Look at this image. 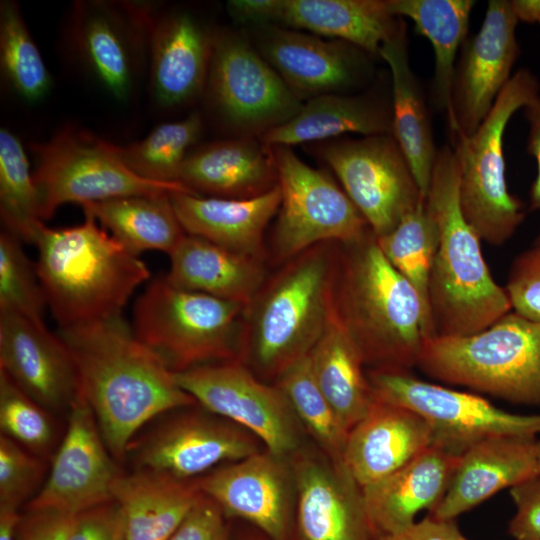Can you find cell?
Returning <instances> with one entry per match:
<instances>
[{"instance_id": "obj_42", "label": "cell", "mask_w": 540, "mask_h": 540, "mask_svg": "<svg viewBox=\"0 0 540 540\" xmlns=\"http://www.w3.org/2000/svg\"><path fill=\"white\" fill-rule=\"evenodd\" d=\"M21 242L5 229L0 234V313L45 323L48 307L36 263L30 260Z\"/></svg>"}, {"instance_id": "obj_5", "label": "cell", "mask_w": 540, "mask_h": 540, "mask_svg": "<svg viewBox=\"0 0 540 540\" xmlns=\"http://www.w3.org/2000/svg\"><path fill=\"white\" fill-rule=\"evenodd\" d=\"M338 243L315 245L268 274L242 316L239 359L273 383L307 356L332 311Z\"/></svg>"}, {"instance_id": "obj_7", "label": "cell", "mask_w": 540, "mask_h": 540, "mask_svg": "<svg viewBox=\"0 0 540 540\" xmlns=\"http://www.w3.org/2000/svg\"><path fill=\"white\" fill-rule=\"evenodd\" d=\"M246 305L185 290L164 276L151 279L137 298L131 327L173 372L239 359Z\"/></svg>"}, {"instance_id": "obj_43", "label": "cell", "mask_w": 540, "mask_h": 540, "mask_svg": "<svg viewBox=\"0 0 540 540\" xmlns=\"http://www.w3.org/2000/svg\"><path fill=\"white\" fill-rule=\"evenodd\" d=\"M53 413L45 409L0 371V429L31 453L46 458L57 444Z\"/></svg>"}, {"instance_id": "obj_19", "label": "cell", "mask_w": 540, "mask_h": 540, "mask_svg": "<svg viewBox=\"0 0 540 540\" xmlns=\"http://www.w3.org/2000/svg\"><path fill=\"white\" fill-rule=\"evenodd\" d=\"M254 29L251 43L302 102L345 94L371 75L373 57L349 43L275 24Z\"/></svg>"}, {"instance_id": "obj_26", "label": "cell", "mask_w": 540, "mask_h": 540, "mask_svg": "<svg viewBox=\"0 0 540 540\" xmlns=\"http://www.w3.org/2000/svg\"><path fill=\"white\" fill-rule=\"evenodd\" d=\"M178 181L202 196L228 199L261 196L278 185L273 148L254 136L206 143L188 153Z\"/></svg>"}, {"instance_id": "obj_27", "label": "cell", "mask_w": 540, "mask_h": 540, "mask_svg": "<svg viewBox=\"0 0 540 540\" xmlns=\"http://www.w3.org/2000/svg\"><path fill=\"white\" fill-rule=\"evenodd\" d=\"M459 456L434 445L386 478L362 489L375 537L400 533L443 498Z\"/></svg>"}, {"instance_id": "obj_3", "label": "cell", "mask_w": 540, "mask_h": 540, "mask_svg": "<svg viewBox=\"0 0 540 540\" xmlns=\"http://www.w3.org/2000/svg\"><path fill=\"white\" fill-rule=\"evenodd\" d=\"M36 269L47 307L59 330L123 315L135 291L151 280L139 256L117 241L89 213L80 224L34 235Z\"/></svg>"}, {"instance_id": "obj_39", "label": "cell", "mask_w": 540, "mask_h": 540, "mask_svg": "<svg viewBox=\"0 0 540 540\" xmlns=\"http://www.w3.org/2000/svg\"><path fill=\"white\" fill-rule=\"evenodd\" d=\"M33 171L20 140L0 130V215L5 230L31 243L44 222Z\"/></svg>"}, {"instance_id": "obj_12", "label": "cell", "mask_w": 540, "mask_h": 540, "mask_svg": "<svg viewBox=\"0 0 540 540\" xmlns=\"http://www.w3.org/2000/svg\"><path fill=\"white\" fill-rule=\"evenodd\" d=\"M197 403L166 412L130 442L124 463L182 480H195L213 469L258 451L257 438Z\"/></svg>"}, {"instance_id": "obj_14", "label": "cell", "mask_w": 540, "mask_h": 540, "mask_svg": "<svg viewBox=\"0 0 540 540\" xmlns=\"http://www.w3.org/2000/svg\"><path fill=\"white\" fill-rule=\"evenodd\" d=\"M313 147L376 238L390 232L425 201L392 134L331 139Z\"/></svg>"}, {"instance_id": "obj_44", "label": "cell", "mask_w": 540, "mask_h": 540, "mask_svg": "<svg viewBox=\"0 0 540 540\" xmlns=\"http://www.w3.org/2000/svg\"><path fill=\"white\" fill-rule=\"evenodd\" d=\"M46 470L45 458L0 435V505L26 506L42 487Z\"/></svg>"}, {"instance_id": "obj_38", "label": "cell", "mask_w": 540, "mask_h": 540, "mask_svg": "<svg viewBox=\"0 0 540 540\" xmlns=\"http://www.w3.org/2000/svg\"><path fill=\"white\" fill-rule=\"evenodd\" d=\"M286 396L297 420L316 441L323 454L342 464L348 431L319 389L309 354L284 370L274 382Z\"/></svg>"}, {"instance_id": "obj_6", "label": "cell", "mask_w": 540, "mask_h": 540, "mask_svg": "<svg viewBox=\"0 0 540 540\" xmlns=\"http://www.w3.org/2000/svg\"><path fill=\"white\" fill-rule=\"evenodd\" d=\"M416 366L445 383L540 406V323L511 310L479 332L432 337Z\"/></svg>"}, {"instance_id": "obj_30", "label": "cell", "mask_w": 540, "mask_h": 540, "mask_svg": "<svg viewBox=\"0 0 540 540\" xmlns=\"http://www.w3.org/2000/svg\"><path fill=\"white\" fill-rule=\"evenodd\" d=\"M174 286L247 305L268 276V263L187 234L169 255Z\"/></svg>"}, {"instance_id": "obj_16", "label": "cell", "mask_w": 540, "mask_h": 540, "mask_svg": "<svg viewBox=\"0 0 540 540\" xmlns=\"http://www.w3.org/2000/svg\"><path fill=\"white\" fill-rule=\"evenodd\" d=\"M518 20L508 0H490L482 25L460 49L452 86L450 136L478 129L511 79L520 54Z\"/></svg>"}, {"instance_id": "obj_4", "label": "cell", "mask_w": 540, "mask_h": 540, "mask_svg": "<svg viewBox=\"0 0 540 540\" xmlns=\"http://www.w3.org/2000/svg\"><path fill=\"white\" fill-rule=\"evenodd\" d=\"M459 189L454 150L438 148L426 196L439 232L428 286L435 336L479 332L512 310L505 287L490 273L479 234L464 216Z\"/></svg>"}, {"instance_id": "obj_11", "label": "cell", "mask_w": 540, "mask_h": 540, "mask_svg": "<svg viewBox=\"0 0 540 540\" xmlns=\"http://www.w3.org/2000/svg\"><path fill=\"white\" fill-rule=\"evenodd\" d=\"M375 399L419 414L432 431V445L460 456L475 444L498 436L540 434V414H516L467 392L421 380L408 370L371 369Z\"/></svg>"}, {"instance_id": "obj_37", "label": "cell", "mask_w": 540, "mask_h": 540, "mask_svg": "<svg viewBox=\"0 0 540 540\" xmlns=\"http://www.w3.org/2000/svg\"><path fill=\"white\" fill-rule=\"evenodd\" d=\"M201 130L202 119L193 112L182 120L155 127L137 142L124 146L112 143V150L131 172L143 179L179 183L182 163Z\"/></svg>"}, {"instance_id": "obj_55", "label": "cell", "mask_w": 540, "mask_h": 540, "mask_svg": "<svg viewBox=\"0 0 540 540\" xmlns=\"http://www.w3.org/2000/svg\"><path fill=\"white\" fill-rule=\"evenodd\" d=\"M232 540H270L265 535H263L261 532H259V535H246L239 539H232Z\"/></svg>"}, {"instance_id": "obj_54", "label": "cell", "mask_w": 540, "mask_h": 540, "mask_svg": "<svg viewBox=\"0 0 540 540\" xmlns=\"http://www.w3.org/2000/svg\"><path fill=\"white\" fill-rule=\"evenodd\" d=\"M511 6L518 21L540 25V0H512Z\"/></svg>"}, {"instance_id": "obj_34", "label": "cell", "mask_w": 540, "mask_h": 540, "mask_svg": "<svg viewBox=\"0 0 540 540\" xmlns=\"http://www.w3.org/2000/svg\"><path fill=\"white\" fill-rule=\"evenodd\" d=\"M309 360L316 384L349 432L375 399L361 354L333 310Z\"/></svg>"}, {"instance_id": "obj_53", "label": "cell", "mask_w": 540, "mask_h": 540, "mask_svg": "<svg viewBox=\"0 0 540 540\" xmlns=\"http://www.w3.org/2000/svg\"><path fill=\"white\" fill-rule=\"evenodd\" d=\"M22 513L19 508L0 505V540H17Z\"/></svg>"}, {"instance_id": "obj_24", "label": "cell", "mask_w": 540, "mask_h": 540, "mask_svg": "<svg viewBox=\"0 0 540 540\" xmlns=\"http://www.w3.org/2000/svg\"><path fill=\"white\" fill-rule=\"evenodd\" d=\"M537 437L498 436L483 440L459 456L450 484L430 512L455 520L505 488L540 473Z\"/></svg>"}, {"instance_id": "obj_36", "label": "cell", "mask_w": 540, "mask_h": 540, "mask_svg": "<svg viewBox=\"0 0 540 540\" xmlns=\"http://www.w3.org/2000/svg\"><path fill=\"white\" fill-rule=\"evenodd\" d=\"M170 195L126 196L81 207L133 254L157 250L170 255L186 235Z\"/></svg>"}, {"instance_id": "obj_32", "label": "cell", "mask_w": 540, "mask_h": 540, "mask_svg": "<svg viewBox=\"0 0 540 540\" xmlns=\"http://www.w3.org/2000/svg\"><path fill=\"white\" fill-rule=\"evenodd\" d=\"M392 131L391 102L372 93L326 94L303 102L292 118L259 138L270 147H292L336 139L347 133L373 136Z\"/></svg>"}, {"instance_id": "obj_49", "label": "cell", "mask_w": 540, "mask_h": 540, "mask_svg": "<svg viewBox=\"0 0 540 540\" xmlns=\"http://www.w3.org/2000/svg\"><path fill=\"white\" fill-rule=\"evenodd\" d=\"M77 515L49 508H25L17 540H67Z\"/></svg>"}, {"instance_id": "obj_41", "label": "cell", "mask_w": 540, "mask_h": 540, "mask_svg": "<svg viewBox=\"0 0 540 540\" xmlns=\"http://www.w3.org/2000/svg\"><path fill=\"white\" fill-rule=\"evenodd\" d=\"M0 67L8 84L27 101L41 99L50 89V73L12 0L0 3Z\"/></svg>"}, {"instance_id": "obj_47", "label": "cell", "mask_w": 540, "mask_h": 540, "mask_svg": "<svg viewBox=\"0 0 540 540\" xmlns=\"http://www.w3.org/2000/svg\"><path fill=\"white\" fill-rule=\"evenodd\" d=\"M516 512L509 532L516 540H540V473L510 488Z\"/></svg>"}, {"instance_id": "obj_13", "label": "cell", "mask_w": 540, "mask_h": 540, "mask_svg": "<svg viewBox=\"0 0 540 540\" xmlns=\"http://www.w3.org/2000/svg\"><path fill=\"white\" fill-rule=\"evenodd\" d=\"M204 92L239 136H262L303 104L248 37L228 30L216 32Z\"/></svg>"}, {"instance_id": "obj_15", "label": "cell", "mask_w": 540, "mask_h": 540, "mask_svg": "<svg viewBox=\"0 0 540 540\" xmlns=\"http://www.w3.org/2000/svg\"><path fill=\"white\" fill-rule=\"evenodd\" d=\"M179 386L198 405L261 441L274 455L290 458L300 449V423L286 396L259 378L240 359L174 373Z\"/></svg>"}, {"instance_id": "obj_23", "label": "cell", "mask_w": 540, "mask_h": 540, "mask_svg": "<svg viewBox=\"0 0 540 540\" xmlns=\"http://www.w3.org/2000/svg\"><path fill=\"white\" fill-rule=\"evenodd\" d=\"M215 35L188 11L159 12L153 5L147 44L151 87L159 104L184 105L204 92Z\"/></svg>"}, {"instance_id": "obj_2", "label": "cell", "mask_w": 540, "mask_h": 540, "mask_svg": "<svg viewBox=\"0 0 540 540\" xmlns=\"http://www.w3.org/2000/svg\"><path fill=\"white\" fill-rule=\"evenodd\" d=\"M332 310L372 369L408 370L435 336L428 308L369 231L338 243Z\"/></svg>"}, {"instance_id": "obj_8", "label": "cell", "mask_w": 540, "mask_h": 540, "mask_svg": "<svg viewBox=\"0 0 540 540\" xmlns=\"http://www.w3.org/2000/svg\"><path fill=\"white\" fill-rule=\"evenodd\" d=\"M536 76L516 71L478 129L470 136H450L460 167V202L464 216L481 240L501 245L525 217L524 204L506 182L504 134L514 113L539 95Z\"/></svg>"}, {"instance_id": "obj_46", "label": "cell", "mask_w": 540, "mask_h": 540, "mask_svg": "<svg viewBox=\"0 0 540 540\" xmlns=\"http://www.w3.org/2000/svg\"><path fill=\"white\" fill-rule=\"evenodd\" d=\"M226 519L220 507L202 494L167 540H232Z\"/></svg>"}, {"instance_id": "obj_20", "label": "cell", "mask_w": 540, "mask_h": 540, "mask_svg": "<svg viewBox=\"0 0 540 540\" xmlns=\"http://www.w3.org/2000/svg\"><path fill=\"white\" fill-rule=\"evenodd\" d=\"M152 7L110 1L75 5L71 29L75 51L94 78L118 100H125L132 92Z\"/></svg>"}, {"instance_id": "obj_10", "label": "cell", "mask_w": 540, "mask_h": 540, "mask_svg": "<svg viewBox=\"0 0 540 540\" xmlns=\"http://www.w3.org/2000/svg\"><path fill=\"white\" fill-rule=\"evenodd\" d=\"M31 149L42 221L67 203L82 206L134 195L192 193L180 183L153 182L135 175L115 155L112 143L82 130L67 127Z\"/></svg>"}, {"instance_id": "obj_21", "label": "cell", "mask_w": 540, "mask_h": 540, "mask_svg": "<svg viewBox=\"0 0 540 540\" xmlns=\"http://www.w3.org/2000/svg\"><path fill=\"white\" fill-rule=\"evenodd\" d=\"M295 483L291 540H374L362 489L344 463L301 448L290 458Z\"/></svg>"}, {"instance_id": "obj_57", "label": "cell", "mask_w": 540, "mask_h": 540, "mask_svg": "<svg viewBox=\"0 0 540 540\" xmlns=\"http://www.w3.org/2000/svg\"><path fill=\"white\" fill-rule=\"evenodd\" d=\"M538 465H539V472H540V441L538 445Z\"/></svg>"}, {"instance_id": "obj_50", "label": "cell", "mask_w": 540, "mask_h": 540, "mask_svg": "<svg viewBox=\"0 0 540 540\" xmlns=\"http://www.w3.org/2000/svg\"><path fill=\"white\" fill-rule=\"evenodd\" d=\"M374 540H468L454 520H439L431 516L410 528L392 535L376 536Z\"/></svg>"}, {"instance_id": "obj_17", "label": "cell", "mask_w": 540, "mask_h": 540, "mask_svg": "<svg viewBox=\"0 0 540 540\" xmlns=\"http://www.w3.org/2000/svg\"><path fill=\"white\" fill-rule=\"evenodd\" d=\"M122 471L92 410L80 396L67 414L66 430L53 453L45 481L25 508L78 515L113 501V487Z\"/></svg>"}, {"instance_id": "obj_35", "label": "cell", "mask_w": 540, "mask_h": 540, "mask_svg": "<svg viewBox=\"0 0 540 540\" xmlns=\"http://www.w3.org/2000/svg\"><path fill=\"white\" fill-rule=\"evenodd\" d=\"M390 12L410 19L432 45L435 56L433 97L447 120L452 111L456 57L468 37L473 0H386Z\"/></svg>"}, {"instance_id": "obj_28", "label": "cell", "mask_w": 540, "mask_h": 540, "mask_svg": "<svg viewBox=\"0 0 540 540\" xmlns=\"http://www.w3.org/2000/svg\"><path fill=\"white\" fill-rule=\"evenodd\" d=\"M170 198L187 234L267 262L265 236L280 206L279 185L249 199L209 197L188 192L173 193Z\"/></svg>"}, {"instance_id": "obj_33", "label": "cell", "mask_w": 540, "mask_h": 540, "mask_svg": "<svg viewBox=\"0 0 540 540\" xmlns=\"http://www.w3.org/2000/svg\"><path fill=\"white\" fill-rule=\"evenodd\" d=\"M401 19L386 0H278L276 25L340 40L377 58Z\"/></svg>"}, {"instance_id": "obj_18", "label": "cell", "mask_w": 540, "mask_h": 540, "mask_svg": "<svg viewBox=\"0 0 540 540\" xmlns=\"http://www.w3.org/2000/svg\"><path fill=\"white\" fill-rule=\"evenodd\" d=\"M195 482L227 518L247 521L270 540H291L295 483L289 458L258 451Z\"/></svg>"}, {"instance_id": "obj_22", "label": "cell", "mask_w": 540, "mask_h": 540, "mask_svg": "<svg viewBox=\"0 0 540 540\" xmlns=\"http://www.w3.org/2000/svg\"><path fill=\"white\" fill-rule=\"evenodd\" d=\"M0 371L54 415H67L81 396L72 355L59 333L20 315L0 313Z\"/></svg>"}, {"instance_id": "obj_25", "label": "cell", "mask_w": 540, "mask_h": 540, "mask_svg": "<svg viewBox=\"0 0 540 540\" xmlns=\"http://www.w3.org/2000/svg\"><path fill=\"white\" fill-rule=\"evenodd\" d=\"M430 446L431 428L419 414L375 399L348 432L343 461L364 488L391 475Z\"/></svg>"}, {"instance_id": "obj_48", "label": "cell", "mask_w": 540, "mask_h": 540, "mask_svg": "<svg viewBox=\"0 0 540 540\" xmlns=\"http://www.w3.org/2000/svg\"><path fill=\"white\" fill-rule=\"evenodd\" d=\"M67 540H126L117 503L111 501L78 514Z\"/></svg>"}, {"instance_id": "obj_51", "label": "cell", "mask_w": 540, "mask_h": 540, "mask_svg": "<svg viewBox=\"0 0 540 540\" xmlns=\"http://www.w3.org/2000/svg\"><path fill=\"white\" fill-rule=\"evenodd\" d=\"M228 13L237 23L251 28L275 24L278 0H231Z\"/></svg>"}, {"instance_id": "obj_56", "label": "cell", "mask_w": 540, "mask_h": 540, "mask_svg": "<svg viewBox=\"0 0 540 540\" xmlns=\"http://www.w3.org/2000/svg\"><path fill=\"white\" fill-rule=\"evenodd\" d=\"M534 245L535 246H540V231L535 239V242H534Z\"/></svg>"}, {"instance_id": "obj_31", "label": "cell", "mask_w": 540, "mask_h": 540, "mask_svg": "<svg viewBox=\"0 0 540 540\" xmlns=\"http://www.w3.org/2000/svg\"><path fill=\"white\" fill-rule=\"evenodd\" d=\"M201 495L195 480L143 469L122 471L113 487L126 540H167Z\"/></svg>"}, {"instance_id": "obj_40", "label": "cell", "mask_w": 540, "mask_h": 540, "mask_svg": "<svg viewBox=\"0 0 540 540\" xmlns=\"http://www.w3.org/2000/svg\"><path fill=\"white\" fill-rule=\"evenodd\" d=\"M376 239L384 256L414 286L430 312L428 286L439 232L426 200Z\"/></svg>"}, {"instance_id": "obj_1", "label": "cell", "mask_w": 540, "mask_h": 540, "mask_svg": "<svg viewBox=\"0 0 540 540\" xmlns=\"http://www.w3.org/2000/svg\"><path fill=\"white\" fill-rule=\"evenodd\" d=\"M58 333L72 355L81 396L120 465L130 442L147 424L196 404L123 315Z\"/></svg>"}, {"instance_id": "obj_52", "label": "cell", "mask_w": 540, "mask_h": 540, "mask_svg": "<svg viewBox=\"0 0 540 540\" xmlns=\"http://www.w3.org/2000/svg\"><path fill=\"white\" fill-rule=\"evenodd\" d=\"M523 109L529 124L526 150L537 164V174L530 189V209L540 211V95L530 100Z\"/></svg>"}, {"instance_id": "obj_9", "label": "cell", "mask_w": 540, "mask_h": 540, "mask_svg": "<svg viewBox=\"0 0 540 540\" xmlns=\"http://www.w3.org/2000/svg\"><path fill=\"white\" fill-rule=\"evenodd\" d=\"M281 202L266 241L268 265L278 267L326 242L348 243L371 231L332 177L301 160L291 147H272Z\"/></svg>"}, {"instance_id": "obj_45", "label": "cell", "mask_w": 540, "mask_h": 540, "mask_svg": "<svg viewBox=\"0 0 540 540\" xmlns=\"http://www.w3.org/2000/svg\"><path fill=\"white\" fill-rule=\"evenodd\" d=\"M505 290L514 312L540 323V246L515 258Z\"/></svg>"}, {"instance_id": "obj_29", "label": "cell", "mask_w": 540, "mask_h": 540, "mask_svg": "<svg viewBox=\"0 0 540 540\" xmlns=\"http://www.w3.org/2000/svg\"><path fill=\"white\" fill-rule=\"evenodd\" d=\"M379 58L390 70L392 134L426 200L438 148L434 142L429 109L410 65L403 18L396 32L382 45Z\"/></svg>"}]
</instances>
